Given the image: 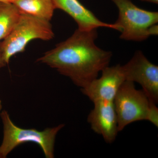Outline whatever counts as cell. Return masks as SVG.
I'll use <instances>...</instances> for the list:
<instances>
[{
	"mask_svg": "<svg viewBox=\"0 0 158 158\" xmlns=\"http://www.w3.org/2000/svg\"><path fill=\"white\" fill-rule=\"evenodd\" d=\"M97 29H77L65 41L46 52L37 62L56 69L81 89L85 88L99 72L109 66L112 53L95 44Z\"/></svg>",
	"mask_w": 158,
	"mask_h": 158,
	"instance_id": "obj_1",
	"label": "cell"
},
{
	"mask_svg": "<svg viewBox=\"0 0 158 158\" xmlns=\"http://www.w3.org/2000/svg\"><path fill=\"white\" fill-rule=\"evenodd\" d=\"M54 36L50 21L21 13L10 33L0 41V55L6 64H8L11 57L24 52L32 40H49Z\"/></svg>",
	"mask_w": 158,
	"mask_h": 158,
	"instance_id": "obj_2",
	"label": "cell"
},
{
	"mask_svg": "<svg viewBox=\"0 0 158 158\" xmlns=\"http://www.w3.org/2000/svg\"><path fill=\"white\" fill-rule=\"evenodd\" d=\"M0 116L3 125V141L0 146V154L2 158H6L19 145L27 142L38 144L46 158H54L56 136L65 124H59L56 127L39 131L35 129L18 127L13 123L6 110L2 111Z\"/></svg>",
	"mask_w": 158,
	"mask_h": 158,
	"instance_id": "obj_3",
	"label": "cell"
},
{
	"mask_svg": "<svg viewBox=\"0 0 158 158\" xmlns=\"http://www.w3.org/2000/svg\"><path fill=\"white\" fill-rule=\"evenodd\" d=\"M118 9L115 23L119 27L120 38L142 41L158 34V12L137 7L131 0H111Z\"/></svg>",
	"mask_w": 158,
	"mask_h": 158,
	"instance_id": "obj_4",
	"label": "cell"
},
{
	"mask_svg": "<svg viewBox=\"0 0 158 158\" xmlns=\"http://www.w3.org/2000/svg\"><path fill=\"white\" fill-rule=\"evenodd\" d=\"M151 102L143 90L136 89L134 82L125 81L113 101L119 132L132 123L147 120Z\"/></svg>",
	"mask_w": 158,
	"mask_h": 158,
	"instance_id": "obj_5",
	"label": "cell"
},
{
	"mask_svg": "<svg viewBox=\"0 0 158 158\" xmlns=\"http://www.w3.org/2000/svg\"><path fill=\"white\" fill-rule=\"evenodd\" d=\"M126 81L141 85L149 100L158 102V66L150 62L140 50L136 51L127 63L122 65Z\"/></svg>",
	"mask_w": 158,
	"mask_h": 158,
	"instance_id": "obj_6",
	"label": "cell"
},
{
	"mask_svg": "<svg viewBox=\"0 0 158 158\" xmlns=\"http://www.w3.org/2000/svg\"><path fill=\"white\" fill-rule=\"evenodd\" d=\"M99 78L94 79L85 88L82 93L93 103L99 101L113 102L121 85L126 81L122 65L108 66L102 71Z\"/></svg>",
	"mask_w": 158,
	"mask_h": 158,
	"instance_id": "obj_7",
	"label": "cell"
},
{
	"mask_svg": "<svg viewBox=\"0 0 158 158\" xmlns=\"http://www.w3.org/2000/svg\"><path fill=\"white\" fill-rule=\"evenodd\" d=\"M94 104L88 117L91 129L102 136L106 143H113L119 132L113 102L99 101Z\"/></svg>",
	"mask_w": 158,
	"mask_h": 158,
	"instance_id": "obj_8",
	"label": "cell"
},
{
	"mask_svg": "<svg viewBox=\"0 0 158 158\" xmlns=\"http://www.w3.org/2000/svg\"><path fill=\"white\" fill-rule=\"evenodd\" d=\"M52 1L56 9L64 11L74 20L79 30L89 31L99 27H106L119 31V27L115 23H107L102 21L79 0Z\"/></svg>",
	"mask_w": 158,
	"mask_h": 158,
	"instance_id": "obj_9",
	"label": "cell"
},
{
	"mask_svg": "<svg viewBox=\"0 0 158 158\" xmlns=\"http://www.w3.org/2000/svg\"><path fill=\"white\" fill-rule=\"evenodd\" d=\"M20 13L50 21L56 9L52 0H10Z\"/></svg>",
	"mask_w": 158,
	"mask_h": 158,
	"instance_id": "obj_10",
	"label": "cell"
},
{
	"mask_svg": "<svg viewBox=\"0 0 158 158\" xmlns=\"http://www.w3.org/2000/svg\"><path fill=\"white\" fill-rule=\"evenodd\" d=\"M20 14L11 3L0 2V41L10 33L19 19Z\"/></svg>",
	"mask_w": 158,
	"mask_h": 158,
	"instance_id": "obj_11",
	"label": "cell"
},
{
	"mask_svg": "<svg viewBox=\"0 0 158 158\" xmlns=\"http://www.w3.org/2000/svg\"><path fill=\"white\" fill-rule=\"evenodd\" d=\"M147 120L152 123L156 127H158V109L157 107L156 104L152 102H151Z\"/></svg>",
	"mask_w": 158,
	"mask_h": 158,
	"instance_id": "obj_12",
	"label": "cell"
},
{
	"mask_svg": "<svg viewBox=\"0 0 158 158\" xmlns=\"http://www.w3.org/2000/svg\"><path fill=\"white\" fill-rule=\"evenodd\" d=\"M7 64H6V62H5L2 58V56L0 55V69L3 68Z\"/></svg>",
	"mask_w": 158,
	"mask_h": 158,
	"instance_id": "obj_13",
	"label": "cell"
},
{
	"mask_svg": "<svg viewBox=\"0 0 158 158\" xmlns=\"http://www.w3.org/2000/svg\"><path fill=\"white\" fill-rule=\"evenodd\" d=\"M140 1L154 3V4H157V5L158 4V0H140Z\"/></svg>",
	"mask_w": 158,
	"mask_h": 158,
	"instance_id": "obj_14",
	"label": "cell"
},
{
	"mask_svg": "<svg viewBox=\"0 0 158 158\" xmlns=\"http://www.w3.org/2000/svg\"><path fill=\"white\" fill-rule=\"evenodd\" d=\"M0 2L5 3H10V0H0Z\"/></svg>",
	"mask_w": 158,
	"mask_h": 158,
	"instance_id": "obj_15",
	"label": "cell"
},
{
	"mask_svg": "<svg viewBox=\"0 0 158 158\" xmlns=\"http://www.w3.org/2000/svg\"><path fill=\"white\" fill-rule=\"evenodd\" d=\"M2 101L0 100V112L2 110Z\"/></svg>",
	"mask_w": 158,
	"mask_h": 158,
	"instance_id": "obj_16",
	"label": "cell"
},
{
	"mask_svg": "<svg viewBox=\"0 0 158 158\" xmlns=\"http://www.w3.org/2000/svg\"><path fill=\"white\" fill-rule=\"evenodd\" d=\"M0 158H2V156H1V154H0Z\"/></svg>",
	"mask_w": 158,
	"mask_h": 158,
	"instance_id": "obj_17",
	"label": "cell"
}]
</instances>
